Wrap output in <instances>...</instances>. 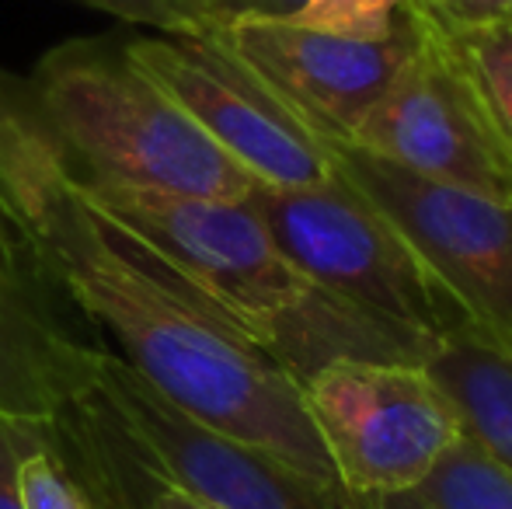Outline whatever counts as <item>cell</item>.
<instances>
[{"instance_id":"cell-17","label":"cell","mask_w":512,"mask_h":509,"mask_svg":"<svg viewBox=\"0 0 512 509\" xmlns=\"http://www.w3.org/2000/svg\"><path fill=\"white\" fill-rule=\"evenodd\" d=\"M74 4L95 7L133 25L157 28L164 35H199L220 25L213 0H74Z\"/></svg>"},{"instance_id":"cell-2","label":"cell","mask_w":512,"mask_h":509,"mask_svg":"<svg viewBox=\"0 0 512 509\" xmlns=\"http://www.w3.org/2000/svg\"><path fill=\"white\" fill-rule=\"evenodd\" d=\"M70 175L102 217L196 286L230 328L272 356L297 384L338 360L425 367L439 346L310 283L244 199L175 196L77 175L74 168Z\"/></svg>"},{"instance_id":"cell-22","label":"cell","mask_w":512,"mask_h":509,"mask_svg":"<svg viewBox=\"0 0 512 509\" xmlns=\"http://www.w3.org/2000/svg\"><path fill=\"white\" fill-rule=\"evenodd\" d=\"M21 262H25V258L18 255V248H14L4 234H0V265H4V269H11V272H21Z\"/></svg>"},{"instance_id":"cell-20","label":"cell","mask_w":512,"mask_h":509,"mask_svg":"<svg viewBox=\"0 0 512 509\" xmlns=\"http://www.w3.org/2000/svg\"><path fill=\"white\" fill-rule=\"evenodd\" d=\"M307 0H213L216 21H241V18H262V21H290L304 11Z\"/></svg>"},{"instance_id":"cell-5","label":"cell","mask_w":512,"mask_h":509,"mask_svg":"<svg viewBox=\"0 0 512 509\" xmlns=\"http://www.w3.org/2000/svg\"><path fill=\"white\" fill-rule=\"evenodd\" d=\"M84 412L136 475L178 485L223 509H373L370 496L345 489L338 478H317L203 426L115 353L105 356Z\"/></svg>"},{"instance_id":"cell-16","label":"cell","mask_w":512,"mask_h":509,"mask_svg":"<svg viewBox=\"0 0 512 509\" xmlns=\"http://www.w3.org/2000/svg\"><path fill=\"white\" fill-rule=\"evenodd\" d=\"M18 482L25 509H95L91 499L84 496V489L70 478V471L63 468V461L53 454V447L39 433H35V440L21 454Z\"/></svg>"},{"instance_id":"cell-21","label":"cell","mask_w":512,"mask_h":509,"mask_svg":"<svg viewBox=\"0 0 512 509\" xmlns=\"http://www.w3.org/2000/svg\"><path fill=\"white\" fill-rule=\"evenodd\" d=\"M373 509H436L418 489L411 492H387V496H370Z\"/></svg>"},{"instance_id":"cell-6","label":"cell","mask_w":512,"mask_h":509,"mask_svg":"<svg viewBox=\"0 0 512 509\" xmlns=\"http://www.w3.org/2000/svg\"><path fill=\"white\" fill-rule=\"evenodd\" d=\"M300 394L335 478L359 496L418 489L464 436L457 408L418 363L338 360Z\"/></svg>"},{"instance_id":"cell-13","label":"cell","mask_w":512,"mask_h":509,"mask_svg":"<svg viewBox=\"0 0 512 509\" xmlns=\"http://www.w3.org/2000/svg\"><path fill=\"white\" fill-rule=\"evenodd\" d=\"M418 11H422V7H418ZM425 18H429V14H425ZM429 21L443 32L446 46L453 49V56H457L460 67L467 70V77L474 81L478 95L485 98L495 126H499V133L506 136V143L512 150V21L485 25V28H453L436 18H429Z\"/></svg>"},{"instance_id":"cell-10","label":"cell","mask_w":512,"mask_h":509,"mask_svg":"<svg viewBox=\"0 0 512 509\" xmlns=\"http://www.w3.org/2000/svg\"><path fill=\"white\" fill-rule=\"evenodd\" d=\"M227 49L321 143H349L422 39L415 0L380 39L321 32L297 21L241 18L216 25Z\"/></svg>"},{"instance_id":"cell-4","label":"cell","mask_w":512,"mask_h":509,"mask_svg":"<svg viewBox=\"0 0 512 509\" xmlns=\"http://www.w3.org/2000/svg\"><path fill=\"white\" fill-rule=\"evenodd\" d=\"M244 203L283 255L321 290L432 342L474 335L464 304L443 276L335 171L328 182L300 189L255 182Z\"/></svg>"},{"instance_id":"cell-18","label":"cell","mask_w":512,"mask_h":509,"mask_svg":"<svg viewBox=\"0 0 512 509\" xmlns=\"http://www.w3.org/2000/svg\"><path fill=\"white\" fill-rule=\"evenodd\" d=\"M429 18L453 28H485L512 21V0H415Z\"/></svg>"},{"instance_id":"cell-9","label":"cell","mask_w":512,"mask_h":509,"mask_svg":"<svg viewBox=\"0 0 512 509\" xmlns=\"http://www.w3.org/2000/svg\"><path fill=\"white\" fill-rule=\"evenodd\" d=\"M122 53L255 182L300 189L331 178L328 147L230 53L216 25L133 39Z\"/></svg>"},{"instance_id":"cell-14","label":"cell","mask_w":512,"mask_h":509,"mask_svg":"<svg viewBox=\"0 0 512 509\" xmlns=\"http://www.w3.org/2000/svg\"><path fill=\"white\" fill-rule=\"evenodd\" d=\"M418 492L436 509H512V475L467 436L446 450Z\"/></svg>"},{"instance_id":"cell-8","label":"cell","mask_w":512,"mask_h":509,"mask_svg":"<svg viewBox=\"0 0 512 509\" xmlns=\"http://www.w3.org/2000/svg\"><path fill=\"white\" fill-rule=\"evenodd\" d=\"M418 11V7H415ZM422 18V39L373 109L359 119L352 147L418 178L512 203V150L485 98L443 32Z\"/></svg>"},{"instance_id":"cell-12","label":"cell","mask_w":512,"mask_h":509,"mask_svg":"<svg viewBox=\"0 0 512 509\" xmlns=\"http://www.w3.org/2000/svg\"><path fill=\"white\" fill-rule=\"evenodd\" d=\"M425 370L457 408L467 440L512 475V356L474 335H450L432 349Z\"/></svg>"},{"instance_id":"cell-7","label":"cell","mask_w":512,"mask_h":509,"mask_svg":"<svg viewBox=\"0 0 512 509\" xmlns=\"http://www.w3.org/2000/svg\"><path fill=\"white\" fill-rule=\"evenodd\" d=\"M331 171L370 199L464 304L474 339L512 356V203L418 178L352 143H324Z\"/></svg>"},{"instance_id":"cell-11","label":"cell","mask_w":512,"mask_h":509,"mask_svg":"<svg viewBox=\"0 0 512 509\" xmlns=\"http://www.w3.org/2000/svg\"><path fill=\"white\" fill-rule=\"evenodd\" d=\"M108 349L67 335L0 265V422L32 433L60 426L95 391Z\"/></svg>"},{"instance_id":"cell-3","label":"cell","mask_w":512,"mask_h":509,"mask_svg":"<svg viewBox=\"0 0 512 509\" xmlns=\"http://www.w3.org/2000/svg\"><path fill=\"white\" fill-rule=\"evenodd\" d=\"M28 91L77 175L227 203L248 199L255 185L122 49H53Z\"/></svg>"},{"instance_id":"cell-15","label":"cell","mask_w":512,"mask_h":509,"mask_svg":"<svg viewBox=\"0 0 512 509\" xmlns=\"http://www.w3.org/2000/svg\"><path fill=\"white\" fill-rule=\"evenodd\" d=\"M411 0H307L297 25L321 32L352 35V39H380L401 21Z\"/></svg>"},{"instance_id":"cell-19","label":"cell","mask_w":512,"mask_h":509,"mask_svg":"<svg viewBox=\"0 0 512 509\" xmlns=\"http://www.w3.org/2000/svg\"><path fill=\"white\" fill-rule=\"evenodd\" d=\"M32 440H35L32 429H18V426L0 422V509H25L21 482H18V464Z\"/></svg>"},{"instance_id":"cell-1","label":"cell","mask_w":512,"mask_h":509,"mask_svg":"<svg viewBox=\"0 0 512 509\" xmlns=\"http://www.w3.org/2000/svg\"><path fill=\"white\" fill-rule=\"evenodd\" d=\"M0 234L102 325L171 405L203 426L335 478L300 384L115 220L84 199L28 84L0 70Z\"/></svg>"}]
</instances>
